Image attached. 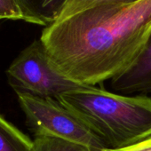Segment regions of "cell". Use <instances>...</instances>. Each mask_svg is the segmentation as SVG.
<instances>
[{"mask_svg": "<svg viewBox=\"0 0 151 151\" xmlns=\"http://www.w3.org/2000/svg\"><path fill=\"white\" fill-rule=\"evenodd\" d=\"M110 86L122 93H151V34L138 60L124 73L111 79Z\"/></svg>", "mask_w": 151, "mask_h": 151, "instance_id": "5", "label": "cell"}, {"mask_svg": "<svg viewBox=\"0 0 151 151\" xmlns=\"http://www.w3.org/2000/svg\"><path fill=\"white\" fill-rule=\"evenodd\" d=\"M33 140L0 116V151H32Z\"/></svg>", "mask_w": 151, "mask_h": 151, "instance_id": "7", "label": "cell"}, {"mask_svg": "<svg viewBox=\"0 0 151 151\" xmlns=\"http://www.w3.org/2000/svg\"><path fill=\"white\" fill-rule=\"evenodd\" d=\"M16 93L35 137L58 138L81 145L90 151L108 150L104 142L59 101L22 92Z\"/></svg>", "mask_w": 151, "mask_h": 151, "instance_id": "3", "label": "cell"}, {"mask_svg": "<svg viewBox=\"0 0 151 151\" xmlns=\"http://www.w3.org/2000/svg\"><path fill=\"white\" fill-rule=\"evenodd\" d=\"M15 20L37 24L22 0H0V20Z\"/></svg>", "mask_w": 151, "mask_h": 151, "instance_id": "10", "label": "cell"}, {"mask_svg": "<svg viewBox=\"0 0 151 151\" xmlns=\"http://www.w3.org/2000/svg\"><path fill=\"white\" fill-rule=\"evenodd\" d=\"M59 101L108 147L124 148L151 137V97L117 94L83 86L61 94Z\"/></svg>", "mask_w": 151, "mask_h": 151, "instance_id": "2", "label": "cell"}, {"mask_svg": "<svg viewBox=\"0 0 151 151\" xmlns=\"http://www.w3.org/2000/svg\"><path fill=\"white\" fill-rule=\"evenodd\" d=\"M36 20L37 25L45 26L54 22L68 0H22Z\"/></svg>", "mask_w": 151, "mask_h": 151, "instance_id": "6", "label": "cell"}, {"mask_svg": "<svg viewBox=\"0 0 151 151\" xmlns=\"http://www.w3.org/2000/svg\"><path fill=\"white\" fill-rule=\"evenodd\" d=\"M151 34V0L100 5L45 27L40 37L52 62L69 80L96 86L124 73Z\"/></svg>", "mask_w": 151, "mask_h": 151, "instance_id": "1", "label": "cell"}, {"mask_svg": "<svg viewBox=\"0 0 151 151\" xmlns=\"http://www.w3.org/2000/svg\"><path fill=\"white\" fill-rule=\"evenodd\" d=\"M106 151H151V137H148L137 144H134L124 148Z\"/></svg>", "mask_w": 151, "mask_h": 151, "instance_id": "11", "label": "cell"}, {"mask_svg": "<svg viewBox=\"0 0 151 151\" xmlns=\"http://www.w3.org/2000/svg\"><path fill=\"white\" fill-rule=\"evenodd\" d=\"M32 151H90L86 147L53 137L38 136L33 140Z\"/></svg>", "mask_w": 151, "mask_h": 151, "instance_id": "9", "label": "cell"}, {"mask_svg": "<svg viewBox=\"0 0 151 151\" xmlns=\"http://www.w3.org/2000/svg\"><path fill=\"white\" fill-rule=\"evenodd\" d=\"M7 77L15 92L57 100L61 94L83 86L60 72L40 39L35 40L15 58Z\"/></svg>", "mask_w": 151, "mask_h": 151, "instance_id": "4", "label": "cell"}, {"mask_svg": "<svg viewBox=\"0 0 151 151\" xmlns=\"http://www.w3.org/2000/svg\"><path fill=\"white\" fill-rule=\"evenodd\" d=\"M141 0H68L56 21L63 20L86 9L105 4H132ZM55 21V22H56Z\"/></svg>", "mask_w": 151, "mask_h": 151, "instance_id": "8", "label": "cell"}]
</instances>
